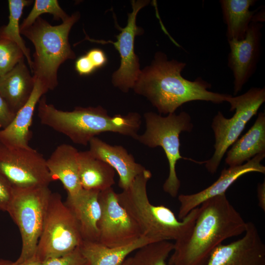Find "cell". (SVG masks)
<instances>
[{"label": "cell", "mask_w": 265, "mask_h": 265, "mask_svg": "<svg viewBox=\"0 0 265 265\" xmlns=\"http://www.w3.org/2000/svg\"><path fill=\"white\" fill-rule=\"evenodd\" d=\"M186 66L184 62L168 60L165 53L157 52L152 63L141 71L133 89L147 98L160 114L175 113L179 107L191 101L229 102L231 95L209 91L211 84L201 77L194 81L184 78L181 73Z\"/></svg>", "instance_id": "cell-1"}, {"label": "cell", "mask_w": 265, "mask_h": 265, "mask_svg": "<svg viewBox=\"0 0 265 265\" xmlns=\"http://www.w3.org/2000/svg\"><path fill=\"white\" fill-rule=\"evenodd\" d=\"M200 206L190 235L174 243L169 265H206L212 253L224 240L245 232L246 222L225 194Z\"/></svg>", "instance_id": "cell-2"}, {"label": "cell", "mask_w": 265, "mask_h": 265, "mask_svg": "<svg viewBox=\"0 0 265 265\" xmlns=\"http://www.w3.org/2000/svg\"><path fill=\"white\" fill-rule=\"evenodd\" d=\"M38 116L42 124L68 137L74 143L87 145L96 136L113 132L136 139L141 124L137 112L110 116L101 106L77 107L72 111L57 109L48 104L45 96L38 102Z\"/></svg>", "instance_id": "cell-3"}, {"label": "cell", "mask_w": 265, "mask_h": 265, "mask_svg": "<svg viewBox=\"0 0 265 265\" xmlns=\"http://www.w3.org/2000/svg\"><path fill=\"white\" fill-rule=\"evenodd\" d=\"M151 177L147 169L139 174L127 188L117 193L120 204L136 223L142 235L154 242L186 239L191 232L199 207L179 221L167 207L153 205L147 192V184Z\"/></svg>", "instance_id": "cell-4"}, {"label": "cell", "mask_w": 265, "mask_h": 265, "mask_svg": "<svg viewBox=\"0 0 265 265\" xmlns=\"http://www.w3.org/2000/svg\"><path fill=\"white\" fill-rule=\"evenodd\" d=\"M80 17V14L77 12L61 24L52 26L40 17L31 26L20 30L21 34L35 48L31 70L34 79L39 81L48 91L53 90L58 85L60 66L76 57L69 42V35Z\"/></svg>", "instance_id": "cell-5"}, {"label": "cell", "mask_w": 265, "mask_h": 265, "mask_svg": "<svg viewBox=\"0 0 265 265\" xmlns=\"http://www.w3.org/2000/svg\"><path fill=\"white\" fill-rule=\"evenodd\" d=\"M146 130L138 135L136 140L150 148L161 147L166 155L169 164V174L163 185L164 192L172 197L177 196L181 186L176 165L178 160L184 159L180 154V134L182 132H190L193 129L188 113L182 111L163 117L152 112L144 115Z\"/></svg>", "instance_id": "cell-6"}, {"label": "cell", "mask_w": 265, "mask_h": 265, "mask_svg": "<svg viewBox=\"0 0 265 265\" xmlns=\"http://www.w3.org/2000/svg\"><path fill=\"white\" fill-rule=\"evenodd\" d=\"M7 212L18 227L22 239V263L35 255L52 194L49 186L14 187Z\"/></svg>", "instance_id": "cell-7"}, {"label": "cell", "mask_w": 265, "mask_h": 265, "mask_svg": "<svg viewBox=\"0 0 265 265\" xmlns=\"http://www.w3.org/2000/svg\"><path fill=\"white\" fill-rule=\"evenodd\" d=\"M265 101V87H252L243 94L231 96L228 102L230 111L236 110L231 118H225L220 111L214 116L212 127L215 137V151L212 157L204 162L210 173L217 171L229 147L238 140L246 124L257 114Z\"/></svg>", "instance_id": "cell-8"}, {"label": "cell", "mask_w": 265, "mask_h": 265, "mask_svg": "<svg viewBox=\"0 0 265 265\" xmlns=\"http://www.w3.org/2000/svg\"><path fill=\"white\" fill-rule=\"evenodd\" d=\"M83 241L76 220L57 193H52L35 256L42 262L68 254Z\"/></svg>", "instance_id": "cell-9"}, {"label": "cell", "mask_w": 265, "mask_h": 265, "mask_svg": "<svg viewBox=\"0 0 265 265\" xmlns=\"http://www.w3.org/2000/svg\"><path fill=\"white\" fill-rule=\"evenodd\" d=\"M0 174L15 188L49 186L53 181L46 159L36 150L10 148L0 143Z\"/></svg>", "instance_id": "cell-10"}, {"label": "cell", "mask_w": 265, "mask_h": 265, "mask_svg": "<svg viewBox=\"0 0 265 265\" xmlns=\"http://www.w3.org/2000/svg\"><path fill=\"white\" fill-rule=\"evenodd\" d=\"M101 214L98 223L99 241L109 247L129 244L143 236L133 218L120 204L113 188L100 191Z\"/></svg>", "instance_id": "cell-11"}, {"label": "cell", "mask_w": 265, "mask_h": 265, "mask_svg": "<svg viewBox=\"0 0 265 265\" xmlns=\"http://www.w3.org/2000/svg\"><path fill=\"white\" fill-rule=\"evenodd\" d=\"M132 11L128 14L126 26L120 27V32L116 36V41H105L91 39L86 34L85 40L102 44L111 43L118 52L120 57L119 68L113 73L112 77L113 84L124 92H127L133 87L137 81L141 70L139 59L135 53L134 43L135 37L142 33V29L136 25V17L138 12L148 5L149 0H133L131 2Z\"/></svg>", "instance_id": "cell-12"}, {"label": "cell", "mask_w": 265, "mask_h": 265, "mask_svg": "<svg viewBox=\"0 0 265 265\" xmlns=\"http://www.w3.org/2000/svg\"><path fill=\"white\" fill-rule=\"evenodd\" d=\"M263 26L262 23L252 21L243 39L228 41L230 49L228 66L234 76V95L241 91L255 71L260 53Z\"/></svg>", "instance_id": "cell-13"}, {"label": "cell", "mask_w": 265, "mask_h": 265, "mask_svg": "<svg viewBox=\"0 0 265 265\" xmlns=\"http://www.w3.org/2000/svg\"><path fill=\"white\" fill-rule=\"evenodd\" d=\"M244 236L218 245L206 265H265V244L252 222H246Z\"/></svg>", "instance_id": "cell-14"}, {"label": "cell", "mask_w": 265, "mask_h": 265, "mask_svg": "<svg viewBox=\"0 0 265 265\" xmlns=\"http://www.w3.org/2000/svg\"><path fill=\"white\" fill-rule=\"evenodd\" d=\"M265 157V153H262L244 164L224 168L218 179L205 189L191 194L180 195L178 196L180 202L179 219L182 220L190 211L199 207L205 201L225 194L229 187L243 175L250 172L265 174V167L261 163Z\"/></svg>", "instance_id": "cell-15"}, {"label": "cell", "mask_w": 265, "mask_h": 265, "mask_svg": "<svg viewBox=\"0 0 265 265\" xmlns=\"http://www.w3.org/2000/svg\"><path fill=\"white\" fill-rule=\"evenodd\" d=\"M99 193L82 188L76 194L67 195L64 202L76 220L83 241H99L101 214Z\"/></svg>", "instance_id": "cell-16"}, {"label": "cell", "mask_w": 265, "mask_h": 265, "mask_svg": "<svg viewBox=\"0 0 265 265\" xmlns=\"http://www.w3.org/2000/svg\"><path fill=\"white\" fill-rule=\"evenodd\" d=\"M89 144V151L94 157L108 164L117 172L118 186L123 190L146 169L136 162L133 156L122 146L110 145L97 137L93 138Z\"/></svg>", "instance_id": "cell-17"}, {"label": "cell", "mask_w": 265, "mask_h": 265, "mask_svg": "<svg viewBox=\"0 0 265 265\" xmlns=\"http://www.w3.org/2000/svg\"><path fill=\"white\" fill-rule=\"evenodd\" d=\"M32 94L26 104L16 113L10 124L0 130V143L13 148H29L31 137L30 128L34 110L41 97L48 90L35 80Z\"/></svg>", "instance_id": "cell-18"}, {"label": "cell", "mask_w": 265, "mask_h": 265, "mask_svg": "<svg viewBox=\"0 0 265 265\" xmlns=\"http://www.w3.org/2000/svg\"><path fill=\"white\" fill-rule=\"evenodd\" d=\"M78 153L74 146L62 144L46 159L53 179L59 180L69 195L76 194L82 189L79 178Z\"/></svg>", "instance_id": "cell-19"}, {"label": "cell", "mask_w": 265, "mask_h": 265, "mask_svg": "<svg viewBox=\"0 0 265 265\" xmlns=\"http://www.w3.org/2000/svg\"><path fill=\"white\" fill-rule=\"evenodd\" d=\"M35 80L24 58L0 78V95L11 110L16 113L29 99Z\"/></svg>", "instance_id": "cell-20"}, {"label": "cell", "mask_w": 265, "mask_h": 265, "mask_svg": "<svg viewBox=\"0 0 265 265\" xmlns=\"http://www.w3.org/2000/svg\"><path fill=\"white\" fill-rule=\"evenodd\" d=\"M262 153H265V113L263 112L248 131L232 145L225 162L229 167L240 165Z\"/></svg>", "instance_id": "cell-21"}, {"label": "cell", "mask_w": 265, "mask_h": 265, "mask_svg": "<svg viewBox=\"0 0 265 265\" xmlns=\"http://www.w3.org/2000/svg\"><path fill=\"white\" fill-rule=\"evenodd\" d=\"M78 164L81 186L86 190L102 191L115 184V170L88 151H79Z\"/></svg>", "instance_id": "cell-22"}, {"label": "cell", "mask_w": 265, "mask_h": 265, "mask_svg": "<svg viewBox=\"0 0 265 265\" xmlns=\"http://www.w3.org/2000/svg\"><path fill=\"white\" fill-rule=\"evenodd\" d=\"M152 242L154 241L143 236L121 247H109L98 241H83L79 247L88 265H122L129 254Z\"/></svg>", "instance_id": "cell-23"}, {"label": "cell", "mask_w": 265, "mask_h": 265, "mask_svg": "<svg viewBox=\"0 0 265 265\" xmlns=\"http://www.w3.org/2000/svg\"><path fill=\"white\" fill-rule=\"evenodd\" d=\"M254 0H221L219 2L224 23L227 25L228 41L243 39L258 9L250 10Z\"/></svg>", "instance_id": "cell-24"}, {"label": "cell", "mask_w": 265, "mask_h": 265, "mask_svg": "<svg viewBox=\"0 0 265 265\" xmlns=\"http://www.w3.org/2000/svg\"><path fill=\"white\" fill-rule=\"evenodd\" d=\"M30 0H9V21L6 25L0 27V37L11 40L16 43L23 51L24 56L29 66L30 71L32 66V60L30 50L26 46L21 35L20 19L22 15L24 8L32 4Z\"/></svg>", "instance_id": "cell-25"}, {"label": "cell", "mask_w": 265, "mask_h": 265, "mask_svg": "<svg viewBox=\"0 0 265 265\" xmlns=\"http://www.w3.org/2000/svg\"><path fill=\"white\" fill-rule=\"evenodd\" d=\"M174 248V243L161 241L148 243L136 250L130 265H169L166 261Z\"/></svg>", "instance_id": "cell-26"}, {"label": "cell", "mask_w": 265, "mask_h": 265, "mask_svg": "<svg viewBox=\"0 0 265 265\" xmlns=\"http://www.w3.org/2000/svg\"><path fill=\"white\" fill-rule=\"evenodd\" d=\"M50 14L56 20H67L69 16L60 7L57 0H35L27 16L20 25V30L31 26L43 14Z\"/></svg>", "instance_id": "cell-27"}, {"label": "cell", "mask_w": 265, "mask_h": 265, "mask_svg": "<svg viewBox=\"0 0 265 265\" xmlns=\"http://www.w3.org/2000/svg\"><path fill=\"white\" fill-rule=\"evenodd\" d=\"M24 58L23 51L16 43L0 37V78L11 70Z\"/></svg>", "instance_id": "cell-28"}, {"label": "cell", "mask_w": 265, "mask_h": 265, "mask_svg": "<svg viewBox=\"0 0 265 265\" xmlns=\"http://www.w3.org/2000/svg\"><path fill=\"white\" fill-rule=\"evenodd\" d=\"M41 265H88L81 254L80 247L63 256L50 258L42 262Z\"/></svg>", "instance_id": "cell-29"}, {"label": "cell", "mask_w": 265, "mask_h": 265, "mask_svg": "<svg viewBox=\"0 0 265 265\" xmlns=\"http://www.w3.org/2000/svg\"><path fill=\"white\" fill-rule=\"evenodd\" d=\"M14 187L0 174V211L6 212L13 198Z\"/></svg>", "instance_id": "cell-30"}, {"label": "cell", "mask_w": 265, "mask_h": 265, "mask_svg": "<svg viewBox=\"0 0 265 265\" xmlns=\"http://www.w3.org/2000/svg\"><path fill=\"white\" fill-rule=\"evenodd\" d=\"M15 113L10 108L8 105L0 95V129H4L13 120Z\"/></svg>", "instance_id": "cell-31"}, {"label": "cell", "mask_w": 265, "mask_h": 265, "mask_svg": "<svg viewBox=\"0 0 265 265\" xmlns=\"http://www.w3.org/2000/svg\"><path fill=\"white\" fill-rule=\"evenodd\" d=\"M75 67L78 73L81 76L89 75L96 70L86 54L77 58L75 62Z\"/></svg>", "instance_id": "cell-32"}, {"label": "cell", "mask_w": 265, "mask_h": 265, "mask_svg": "<svg viewBox=\"0 0 265 265\" xmlns=\"http://www.w3.org/2000/svg\"><path fill=\"white\" fill-rule=\"evenodd\" d=\"M86 55L92 62L97 69L104 66L107 61V57L105 52L99 48H94L87 52Z\"/></svg>", "instance_id": "cell-33"}, {"label": "cell", "mask_w": 265, "mask_h": 265, "mask_svg": "<svg viewBox=\"0 0 265 265\" xmlns=\"http://www.w3.org/2000/svg\"><path fill=\"white\" fill-rule=\"evenodd\" d=\"M42 262L35 255L30 259L22 263H17L15 261L0 259V265H41Z\"/></svg>", "instance_id": "cell-34"}, {"label": "cell", "mask_w": 265, "mask_h": 265, "mask_svg": "<svg viewBox=\"0 0 265 265\" xmlns=\"http://www.w3.org/2000/svg\"><path fill=\"white\" fill-rule=\"evenodd\" d=\"M257 197L258 205L265 212V182L260 183L257 187Z\"/></svg>", "instance_id": "cell-35"}, {"label": "cell", "mask_w": 265, "mask_h": 265, "mask_svg": "<svg viewBox=\"0 0 265 265\" xmlns=\"http://www.w3.org/2000/svg\"><path fill=\"white\" fill-rule=\"evenodd\" d=\"M131 257H128L124 262L122 265H130V264Z\"/></svg>", "instance_id": "cell-36"}]
</instances>
